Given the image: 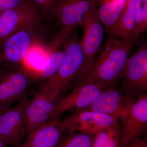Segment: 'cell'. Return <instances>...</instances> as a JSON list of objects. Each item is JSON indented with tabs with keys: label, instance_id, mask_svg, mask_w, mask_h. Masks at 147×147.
Returning <instances> with one entry per match:
<instances>
[{
	"label": "cell",
	"instance_id": "obj_1",
	"mask_svg": "<svg viewBox=\"0 0 147 147\" xmlns=\"http://www.w3.org/2000/svg\"><path fill=\"white\" fill-rule=\"evenodd\" d=\"M108 36L107 42L95 59L84 80L111 87L122 78L129 55L139 38L132 37L123 40Z\"/></svg>",
	"mask_w": 147,
	"mask_h": 147
},
{
	"label": "cell",
	"instance_id": "obj_2",
	"mask_svg": "<svg viewBox=\"0 0 147 147\" xmlns=\"http://www.w3.org/2000/svg\"><path fill=\"white\" fill-rule=\"evenodd\" d=\"M63 51L65 55L63 64L40 86L56 92L61 96L72 87L76 80L79 84L84 81L86 74L84 53L76 34H72L64 42Z\"/></svg>",
	"mask_w": 147,
	"mask_h": 147
},
{
	"label": "cell",
	"instance_id": "obj_3",
	"mask_svg": "<svg viewBox=\"0 0 147 147\" xmlns=\"http://www.w3.org/2000/svg\"><path fill=\"white\" fill-rule=\"evenodd\" d=\"M34 81L24 67L13 70L0 67V112L28 97Z\"/></svg>",
	"mask_w": 147,
	"mask_h": 147
},
{
	"label": "cell",
	"instance_id": "obj_4",
	"mask_svg": "<svg viewBox=\"0 0 147 147\" xmlns=\"http://www.w3.org/2000/svg\"><path fill=\"white\" fill-rule=\"evenodd\" d=\"M38 24L19 30L0 42V67L13 69L21 65L35 42L34 29Z\"/></svg>",
	"mask_w": 147,
	"mask_h": 147
},
{
	"label": "cell",
	"instance_id": "obj_5",
	"mask_svg": "<svg viewBox=\"0 0 147 147\" xmlns=\"http://www.w3.org/2000/svg\"><path fill=\"white\" fill-rule=\"evenodd\" d=\"M119 120L114 117L90 110H80L59 120L61 131L69 134L74 131L86 133L93 137L98 132L119 125Z\"/></svg>",
	"mask_w": 147,
	"mask_h": 147
},
{
	"label": "cell",
	"instance_id": "obj_6",
	"mask_svg": "<svg viewBox=\"0 0 147 147\" xmlns=\"http://www.w3.org/2000/svg\"><path fill=\"white\" fill-rule=\"evenodd\" d=\"M108 88L102 84L84 80L72 89L68 94L59 99L50 120L59 117L62 114L69 110L76 112L84 110Z\"/></svg>",
	"mask_w": 147,
	"mask_h": 147
},
{
	"label": "cell",
	"instance_id": "obj_7",
	"mask_svg": "<svg viewBox=\"0 0 147 147\" xmlns=\"http://www.w3.org/2000/svg\"><path fill=\"white\" fill-rule=\"evenodd\" d=\"M61 97L56 92L40 87L30 99L25 110L27 133L50 120L55 105Z\"/></svg>",
	"mask_w": 147,
	"mask_h": 147
},
{
	"label": "cell",
	"instance_id": "obj_8",
	"mask_svg": "<svg viewBox=\"0 0 147 147\" xmlns=\"http://www.w3.org/2000/svg\"><path fill=\"white\" fill-rule=\"evenodd\" d=\"M43 16L28 0L0 14V42L12 34L38 24Z\"/></svg>",
	"mask_w": 147,
	"mask_h": 147
},
{
	"label": "cell",
	"instance_id": "obj_9",
	"mask_svg": "<svg viewBox=\"0 0 147 147\" xmlns=\"http://www.w3.org/2000/svg\"><path fill=\"white\" fill-rule=\"evenodd\" d=\"M134 100L132 95L125 92L121 89L109 87L103 90L94 102L83 110L112 116L123 123L129 115Z\"/></svg>",
	"mask_w": 147,
	"mask_h": 147
},
{
	"label": "cell",
	"instance_id": "obj_10",
	"mask_svg": "<svg viewBox=\"0 0 147 147\" xmlns=\"http://www.w3.org/2000/svg\"><path fill=\"white\" fill-rule=\"evenodd\" d=\"M121 89L129 94L147 90V45L142 42L129 56L123 72Z\"/></svg>",
	"mask_w": 147,
	"mask_h": 147
},
{
	"label": "cell",
	"instance_id": "obj_11",
	"mask_svg": "<svg viewBox=\"0 0 147 147\" xmlns=\"http://www.w3.org/2000/svg\"><path fill=\"white\" fill-rule=\"evenodd\" d=\"M81 26L84 34L80 43L85 58L87 74L100 50L105 34V29L98 17L96 5L87 14Z\"/></svg>",
	"mask_w": 147,
	"mask_h": 147
},
{
	"label": "cell",
	"instance_id": "obj_12",
	"mask_svg": "<svg viewBox=\"0 0 147 147\" xmlns=\"http://www.w3.org/2000/svg\"><path fill=\"white\" fill-rule=\"evenodd\" d=\"M28 98L0 112V137L9 145L19 142L27 133L25 110Z\"/></svg>",
	"mask_w": 147,
	"mask_h": 147
},
{
	"label": "cell",
	"instance_id": "obj_13",
	"mask_svg": "<svg viewBox=\"0 0 147 147\" xmlns=\"http://www.w3.org/2000/svg\"><path fill=\"white\" fill-rule=\"evenodd\" d=\"M95 5V0H61L53 18L60 24L61 30L73 33Z\"/></svg>",
	"mask_w": 147,
	"mask_h": 147
},
{
	"label": "cell",
	"instance_id": "obj_14",
	"mask_svg": "<svg viewBox=\"0 0 147 147\" xmlns=\"http://www.w3.org/2000/svg\"><path fill=\"white\" fill-rule=\"evenodd\" d=\"M121 134L120 147H124L141 137L147 127V96L141 95L131 105L129 115L123 123Z\"/></svg>",
	"mask_w": 147,
	"mask_h": 147
},
{
	"label": "cell",
	"instance_id": "obj_15",
	"mask_svg": "<svg viewBox=\"0 0 147 147\" xmlns=\"http://www.w3.org/2000/svg\"><path fill=\"white\" fill-rule=\"evenodd\" d=\"M59 120L55 118L30 131L19 147H58L62 140Z\"/></svg>",
	"mask_w": 147,
	"mask_h": 147
},
{
	"label": "cell",
	"instance_id": "obj_16",
	"mask_svg": "<svg viewBox=\"0 0 147 147\" xmlns=\"http://www.w3.org/2000/svg\"><path fill=\"white\" fill-rule=\"evenodd\" d=\"M136 18V0H126L120 18L117 24L107 32L123 40L133 36Z\"/></svg>",
	"mask_w": 147,
	"mask_h": 147
},
{
	"label": "cell",
	"instance_id": "obj_17",
	"mask_svg": "<svg viewBox=\"0 0 147 147\" xmlns=\"http://www.w3.org/2000/svg\"><path fill=\"white\" fill-rule=\"evenodd\" d=\"M125 2L126 0H114L104 3L97 8L98 17L106 32L117 23Z\"/></svg>",
	"mask_w": 147,
	"mask_h": 147
},
{
	"label": "cell",
	"instance_id": "obj_18",
	"mask_svg": "<svg viewBox=\"0 0 147 147\" xmlns=\"http://www.w3.org/2000/svg\"><path fill=\"white\" fill-rule=\"evenodd\" d=\"M65 55L63 50H56L50 53L45 64L37 72H32L35 81H46L53 76L63 64Z\"/></svg>",
	"mask_w": 147,
	"mask_h": 147
},
{
	"label": "cell",
	"instance_id": "obj_19",
	"mask_svg": "<svg viewBox=\"0 0 147 147\" xmlns=\"http://www.w3.org/2000/svg\"><path fill=\"white\" fill-rule=\"evenodd\" d=\"M119 125L98 132L93 137L92 147H120L121 132Z\"/></svg>",
	"mask_w": 147,
	"mask_h": 147
},
{
	"label": "cell",
	"instance_id": "obj_20",
	"mask_svg": "<svg viewBox=\"0 0 147 147\" xmlns=\"http://www.w3.org/2000/svg\"><path fill=\"white\" fill-rule=\"evenodd\" d=\"M147 29V0H136V18L133 36L139 38Z\"/></svg>",
	"mask_w": 147,
	"mask_h": 147
},
{
	"label": "cell",
	"instance_id": "obj_21",
	"mask_svg": "<svg viewBox=\"0 0 147 147\" xmlns=\"http://www.w3.org/2000/svg\"><path fill=\"white\" fill-rule=\"evenodd\" d=\"M92 136L86 133H72L62 140L58 147H92Z\"/></svg>",
	"mask_w": 147,
	"mask_h": 147
},
{
	"label": "cell",
	"instance_id": "obj_22",
	"mask_svg": "<svg viewBox=\"0 0 147 147\" xmlns=\"http://www.w3.org/2000/svg\"><path fill=\"white\" fill-rule=\"evenodd\" d=\"M36 7L43 16L53 18L61 0H28Z\"/></svg>",
	"mask_w": 147,
	"mask_h": 147
},
{
	"label": "cell",
	"instance_id": "obj_23",
	"mask_svg": "<svg viewBox=\"0 0 147 147\" xmlns=\"http://www.w3.org/2000/svg\"><path fill=\"white\" fill-rule=\"evenodd\" d=\"M26 0H0V14L19 5Z\"/></svg>",
	"mask_w": 147,
	"mask_h": 147
},
{
	"label": "cell",
	"instance_id": "obj_24",
	"mask_svg": "<svg viewBox=\"0 0 147 147\" xmlns=\"http://www.w3.org/2000/svg\"><path fill=\"white\" fill-rule=\"evenodd\" d=\"M124 147H147V142L140 137L130 142Z\"/></svg>",
	"mask_w": 147,
	"mask_h": 147
},
{
	"label": "cell",
	"instance_id": "obj_25",
	"mask_svg": "<svg viewBox=\"0 0 147 147\" xmlns=\"http://www.w3.org/2000/svg\"><path fill=\"white\" fill-rule=\"evenodd\" d=\"M114 0H96V7L98 5L100 6L104 3L112 1Z\"/></svg>",
	"mask_w": 147,
	"mask_h": 147
},
{
	"label": "cell",
	"instance_id": "obj_26",
	"mask_svg": "<svg viewBox=\"0 0 147 147\" xmlns=\"http://www.w3.org/2000/svg\"><path fill=\"white\" fill-rule=\"evenodd\" d=\"M9 146L1 137H0V147H8Z\"/></svg>",
	"mask_w": 147,
	"mask_h": 147
}]
</instances>
